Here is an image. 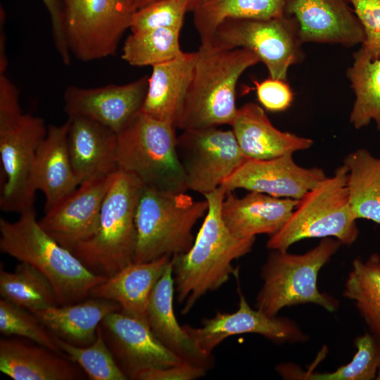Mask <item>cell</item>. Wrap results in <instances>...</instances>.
Here are the masks:
<instances>
[{"mask_svg":"<svg viewBox=\"0 0 380 380\" xmlns=\"http://www.w3.org/2000/svg\"><path fill=\"white\" fill-rule=\"evenodd\" d=\"M226 194L220 186L207 194L208 211L190 249L172 257L175 293L182 314L188 313L205 293L220 288L238 274L232 262L253 248L255 237L235 236L221 215Z\"/></svg>","mask_w":380,"mask_h":380,"instance_id":"cell-1","label":"cell"},{"mask_svg":"<svg viewBox=\"0 0 380 380\" xmlns=\"http://www.w3.org/2000/svg\"><path fill=\"white\" fill-rule=\"evenodd\" d=\"M177 128L201 129L232 124L238 108L236 85L242 74L260 62L248 49L201 44Z\"/></svg>","mask_w":380,"mask_h":380,"instance_id":"cell-2","label":"cell"},{"mask_svg":"<svg viewBox=\"0 0 380 380\" xmlns=\"http://www.w3.org/2000/svg\"><path fill=\"white\" fill-rule=\"evenodd\" d=\"M0 250L40 271L52 284L59 305L80 302L106 277L91 272L39 225L34 210L15 222L0 218Z\"/></svg>","mask_w":380,"mask_h":380,"instance_id":"cell-3","label":"cell"},{"mask_svg":"<svg viewBox=\"0 0 380 380\" xmlns=\"http://www.w3.org/2000/svg\"><path fill=\"white\" fill-rule=\"evenodd\" d=\"M143 188L129 173L112 175L95 233L70 249L93 273L109 278L134 262L135 213Z\"/></svg>","mask_w":380,"mask_h":380,"instance_id":"cell-4","label":"cell"},{"mask_svg":"<svg viewBox=\"0 0 380 380\" xmlns=\"http://www.w3.org/2000/svg\"><path fill=\"white\" fill-rule=\"evenodd\" d=\"M175 127L137 113L118 132V170L137 177L144 187L168 193L188 190L179 160Z\"/></svg>","mask_w":380,"mask_h":380,"instance_id":"cell-5","label":"cell"},{"mask_svg":"<svg viewBox=\"0 0 380 380\" xmlns=\"http://www.w3.org/2000/svg\"><path fill=\"white\" fill-rule=\"evenodd\" d=\"M341 245L338 239L327 237L303 254L271 250L261 269L262 285L256 297L255 308L270 317L277 316L284 307L306 303L335 311L338 301L321 293L317 283L319 270Z\"/></svg>","mask_w":380,"mask_h":380,"instance_id":"cell-6","label":"cell"},{"mask_svg":"<svg viewBox=\"0 0 380 380\" xmlns=\"http://www.w3.org/2000/svg\"><path fill=\"white\" fill-rule=\"evenodd\" d=\"M208 208L205 198L196 201L186 192L168 193L144 187L135 213L133 262L187 252L195 240L193 228Z\"/></svg>","mask_w":380,"mask_h":380,"instance_id":"cell-7","label":"cell"},{"mask_svg":"<svg viewBox=\"0 0 380 380\" xmlns=\"http://www.w3.org/2000/svg\"><path fill=\"white\" fill-rule=\"evenodd\" d=\"M348 170L343 164L331 177L320 181L300 199L290 217L267 243L270 250H288L310 238L332 237L351 245L359 230L349 201Z\"/></svg>","mask_w":380,"mask_h":380,"instance_id":"cell-8","label":"cell"},{"mask_svg":"<svg viewBox=\"0 0 380 380\" xmlns=\"http://www.w3.org/2000/svg\"><path fill=\"white\" fill-rule=\"evenodd\" d=\"M208 44L225 49H248L265 64L269 77L284 81L290 66L303 58L298 23L286 13L268 19L224 20Z\"/></svg>","mask_w":380,"mask_h":380,"instance_id":"cell-9","label":"cell"},{"mask_svg":"<svg viewBox=\"0 0 380 380\" xmlns=\"http://www.w3.org/2000/svg\"><path fill=\"white\" fill-rule=\"evenodd\" d=\"M71 55L93 61L114 55L134 11L127 0H61Z\"/></svg>","mask_w":380,"mask_h":380,"instance_id":"cell-10","label":"cell"},{"mask_svg":"<svg viewBox=\"0 0 380 380\" xmlns=\"http://www.w3.org/2000/svg\"><path fill=\"white\" fill-rule=\"evenodd\" d=\"M177 149L188 190L203 196L220 187L248 159L232 129L217 127L182 130Z\"/></svg>","mask_w":380,"mask_h":380,"instance_id":"cell-11","label":"cell"},{"mask_svg":"<svg viewBox=\"0 0 380 380\" xmlns=\"http://www.w3.org/2000/svg\"><path fill=\"white\" fill-rule=\"evenodd\" d=\"M46 132L42 118L24 113L15 124L0 130L3 170L0 208L3 211L21 214L34 209L32 172L37 151Z\"/></svg>","mask_w":380,"mask_h":380,"instance_id":"cell-12","label":"cell"},{"mask_svg":"<svg viewBox=\"0 0 380 380\" xmlns=\"http://www.w3.org/2000/svg\"><path fill=\"white\" fill-rule=\"evenodd\" d=\"M239 307L232 313L217 312L214 317L205 318L201 327L185 324L184 330L197 349L205 356L212 357L213 350L227 338L243 334H257L277 343L303 342L308 336L292 320L270 317L258 309H253L238 286Z\"/></svg>","mask_w":380,"mask_h":380,"instance_id":"cell-13","label":"cell"},{"mask_svg":"<svg viewBox=\"0 0 380 380\" xmlns=\"http://www.w3.org/2000/svg\"><path fill=\"white\" fill-rule=\"evenodd\" d=\"M103 337L116 362L127 377L185 361L154 335L147 322L121 310L106 316L100 324Z\"/></svg>","mask_w":380,"mask_h":380,"instance_id":"cell-14","label":"cell"},{"mask_svg":"<svg viewBox=\"0 0 380 380\" xmlns=\"http://www.w3.org/2000/svg\"><path fill=\"white\" fill-rule=\"evenodd\" d=\"M292 154L247 159L221 184L225 194L237 189L299 200L327 177L322 168L298 165Z\"/></svg>","mask_w":380,"mask_h":380,"instance_id":"cell-15","label":"cell"},{"mask_svg":"<svg viewBox=\"0 0 380 380\" xmlns=\"http://www.w3.org/2000/svg\"><path fill=\"white\" fill-rule=\"evenodd\" d=\"M148 77L125 84L94 88L68 87L63 94L68 117H81L99 122L116 133L139 111L148 88Z\"/></svg>","mask_w":380,"mask_h":380,"instance_id":"cell-16","label":"cell"},{"mask_svg":"<svg viewBox=\"0 0 380 380\" xmlns=\"http://www.w3.org/2000/svg\"><path fill=\"white\" fill-rule=\"evenodd\" d=\"M111 176L85 182L38 220L42 228L62 246L70 249L96 232Z\"/></svg>","mask_w":380,"mask_h":380,"instance_id":"cell-17","label":"cell"},{"mask_svg":"<svg viewBox=\"0 0 380 380\" xmlns=\"http://www.w3.org/2000/svg\"><path fill=\"white\" fill-rule=\"evenodd\" d=\"M349 0H289L286 13L293 16L303 43L351 47L362 44L363 27Z\"/></svg>","mask_w":380,"mask_h":380,"instance_id":"cell-18","label":"cell"},{"mask_svg":"<svg viewBox=\"0 0 380 380\" xmlns=\"http://www.w3.org/2000/svg\"><path fill=\"white\" fill-rule=\"evenodd\" d=\"M68 120L69 155L80 182L117 172L118 133L87 118Z\"/></svg>","mask_w":380,"mask_h":380,"instance_id":"cell-19","label":"cell"},{"mask_svg":"<svg viewBox=\"0 0 380 380\" xmlns=\"http://www.w3.org/2000/svg\"><path fill=\"white\" fill-rule=\"evenodd\" d=\"M298 200L250 191L241 198L227 193L221 215L228 229L240 238L278 232L296 208Z\"/></svg>","mask_w":380,"mask_h":380,"instance_id":"cell-20","label":"cell"},{"mask_svg":"<svg viewBox=\"0 0 380 380\" xmlns=\"http://www.w3.org/2000/svg\"><path fill=\"white\" fill-rule=\"evenodd\" d=\"M69 120L50 125L37 151L31 183L45 196V212L75 190L81 184L70 158L68 146Z\"/></svg>","mask_w":380,"mask_h":380,"instance_id":"cell-21","label":"cell"},{"mask_svg":"<svg viewBox=\"0 0 380 380\" xmlns=\"http://www.w3.org/2000/svg\"><path fill=\"white\" fill-rule=\"evenodd\" d=\"M0 370L15 380L83 379L82 369L65 355L30 340L0 339Z\"/></svg>","mask_w":380,"mask_h":380,"instance_id":"cell-22","label":"cell"},{"mask_svg":"<svg viewBox=\"0 0 380 380\" xmlns=\"http://www.w3.org/2000/svg\"><path fill=\"white\" fill-rule=\"evenodd\" d=\"M238 144L248 159L265 160L310 148L312 139L282 132L271 122L261 106L247 103L238 108L231 125Z\"/></svg>","mask_w":380,"mask_h":380,"instance_id":"cell-23","label":"cell"},{"mask_svg":"<svg viewBox=\"0 0 380 380\" xmlns=\"http://www.w3.org/2000/svg\"><path fill=\"white\" fill-rule=\"evenodd\" d=\"M196 52L152 67L146 96L140 111L176 128L182 116L191 81Z\"/></svg>","mask_w":380,"mask_h":380,"instance_id":"cell-24","label":"cell"},{"mask_svg":"<svg viewBox=\"0 0 380 380\" xmlns=\"http://www.w3.org/2000/svg\"><path fill=\"white\" fill-rule=\"evenodd\" d=\"M172 257L164 255L148 262H132L94 287L89 296L114 301L122 312L147 322L150 294Z\"/></svg>","mask_w":380,"mask_h":380,"instance_id":"cell-25","label":"cell"},{"mask_svg":"<svg viewBox=\"0 0 380 380\" xmlns=\"http://www.w3.org/2000/svg\"><path fill=\"white\" fill-rule=\"evenodd\" d=\"M175 283L172 260L153 286L149 296L146 319L154 335L185 362L212 366V357L203 355L180 326L174 310Z\"/></svg>","mask_w":380,"mask_h":380,"instance_id":"cell-26","label":"cell"},{"mask_svg":"<svg viewBox=\"0 0 380 380\" xmlns=\"http://www.w3.org/2000/svg\"><path fill=\"white\" fill-rule=\"evenodd\" d=\"M118 310L121 308L115 302L91 296V299L52 306L34 314L55 336L75 346H87L96 339L103 318Z\"/></svg>","mask_w":380,"mask_h":380,"instance_id":"cell-27","label":"cell"},{"mask_svg":"<svg viewBox=\"0 0 380 380\" xmlns=\"http://www.w3.org/2000/svg\"><path fill=\"white\" fill-rule=\"evenodd\" d=\"M289 0H203L193 10L201 44L210 42L216 29L229 19H268L286 14Z\"/></svg>","mask_w":380,"mask_h":380,"instance_id":"cell-28","label":"cell"},{"mask_svg":"<svg viewBox=\"0 0 380 380\" xmlns=\"http://www.w3.org/2000/svg\"><path fill=\"white\" fill-rule=\"evenodd\" d=\"M350 207L355 218L380 224V158L365 148L346 156Z\"/></svg>","mask_w":380,"mask_h":380,"instance_id":"cell-29","label":"cell"},{"mask_svg":"<svg viewBox=\"0 0 380 380\" xmlns=\"http://www.w3.org/2000/svg\"><path fill=\"white\" fill-rule=\"evenodd\" d=\"M347 76L355 96L350 122L361 129L373 120L380 131V58L372 59L361 46L353 54Z\"/></svg>","mask_w":380,"mask_h":380,"instance_id":"cell-30","label":"cell"},{"mask_svg":"<svg viewBox=\"0 0 380 380\" xmlns=\"http://www.w3.org/2000/svg\"><path fill=\"white\" fill-rule=\"evenodd\" d=\"M343 295L355 301L369 333L380 341L379 254L373 253L366 260H353Z\"/></svg>","mask_w":380,"mask_h":380,"instance_id":"cell-31","label":"cell"},{"mask_svg":"<svg viewBox=\"0 0 380 380\" xmlns=\"http://www.w3.org/2000/svg\"><path fill=\"white\" fill-rule=\"evenodd\" d=\"M0 294L32 312L59 305L49 280L34 266L20 262L13 272L0 271Z\"/></svg>","mask_w":380,"mask_h":380,"instance_id":"cell-32","label":"cell"},{"mask_svg":"<svg viewBox=\"0 0 380 380\" xmlns=\"http://www.w3.org/2000/svg\"><path fill=\"white\" fill-rule=\"evenodd\" d=\"M181 30L161 28L132 32L126 39L122 58L130 65L151 66L171 61L183 51Z\"/></svg>","mask_w":380,"mask_h":380,"instance_id":"cell-33","label":"cell"},{"mask_svg":"<svg viewBox=\"0 0 380 380\" xmlns=\"http://www.w3.org/2000/svg\"><path fill=\"white\" fill-rule=\"evenodd\" d=\"M357 351L350 362L332 372L303 373L293 370L289 365L277 367V372L287 379L312 380H372L380 367V341L369 332L355 341Z\"/></svg>","mask_w":380,"mask_h":380,"instance_id":"cell-34","label":"cell"},{"mask_svg":"<svg viewBox=\"0 0 380 380\" xmlns=\"http://www.w3.org/2000/svg\"><path fill=\"white\" fill-rule=\"evenodd\" d=\"M54 335V334H53ZM61 350L77 363L91 380H125L128 377L116 362L99 325L96 338L87 346L70 344L54 335Z\"/></svg>","mask_w":380,"mask_h":380,"instance_id":"cell-35","label":"cell"},{"mask_svg":"<svg viewBox=\"0 0 380 380\" xmlns=\"http://www.w3.org/2000/svg\"><path fill=\"white\" fill-rule=\"evenodd\" d=\"M0 332L6 336H15L30 340L63 353L55 341L53 334L34 313L4 298L0 300Z\"/></svg>","mask_w":380,"mask_h":380,"instance_id":"cell-36","label":"cell"},{"mask_svg":"<svg viewBox=\"0 0 380 380\" xmlns=\"http://www.w3.org/2000/svg\"><path fill=\"white\" fill-rule=\"evenodd\" d=\"M188 11L186 0H155L134 11L129 29L132 32L161 28L181 30Z\"/></svg>","mask_w":380,"mask_h":380,"instance_id":"cell-37","label":"cell"},{"mask_svg":"<svg viewBox=\"0 0 380 380\" xmlns=\"http://www.w3.org/2000/svg\"><path fill=\"white\" fill-rule=\"evenodd\" d=\"M365 32L362 47L372 59L380 58V0H349Z\"/></svg>","mask_w":380,"mask_h":380,"instance_id":"cell-38","label":"cell"},{"mask_svg":"<svg viewBox=\"0 0 380 380\" xmlns=\"http://www.w3.org/2000/svg\"><path fill=\"white\" fill-rule=\"evenodd\" d=\"M254 84L258 99L266 110L279 112L291 106L293 95L286 81L269 77L261 82L254 81Z\"/></svg>","mask_w":380,"mask_h":380,"instance_id":"cell-39","label":"cell"},{"mask_svg":"<svg viewBox=\"0 0 380 380\" xmlns=\"http://www.w3.org/2000/svg\"><path fill=\"white\" fill-rule=\"evenodd\" d=\"M208 367L188 362L164 368H153L138 373V380H194L205 375Z\"/></svg>","mask_w":380,"mask_h":380,"instance_id":"cell-40","label":"cell"},{"mask_svg":"<svg viewBox=\"0 0 380 380\" xmlns=\"http://www.w3.org/2000/svg\"><path fill=\"white\" fill-rule=\"evenodd\" d=\"M23 115L19 91L5 73L0 74V130L15 124Z\"/></svg>","mask_w":380,"mask_h":380,"instance_id":"cell-41","label":"cell"},{"mask_svg":"<svg viewBox=\"0 0 380 380\" xmlns=\"http://www.w3.org/2000/svg\"><path fill=\"white\" fill-rule=\"evenodd\" d=\"M51 17L52 36L55 47L63 63L69 65L71 53L68 45L65 26L64 11L61 0H42Z\"/></svg>","mask_w":380,"mask_h":380,"instance_id":"cell-42","label":"cell"},{"mask_svg":"<svg viewBox=\"0 0 380 380\" xmlns=\"http://www.w3.org/2000/svg\"><path fill=\"white\" fill-rule=\"evenodd\" d=\"M131 8L135 11L136 10L143 7L144 6L155 1V0H127ZM189 4V11L193 10L200 4L203 0H186Z\"/></svg>","mask_w":380,"mask_h":380,"instance_id":"cell-43","label":"cell"},{"mask_svg":"<svg viewBox=\"0 0 380 380\" xmlns=\"http://www.w3.org/2000/svg\"><path fill=\"white\" fill-rule=\"evenodd\" d=\"M376 380H380V367L378 369V372H377V374H376Z\"/></svg>","mask_w":380,"mask_h":380,"instance_id":"cell-44","label":"cell"}]
</instances>
